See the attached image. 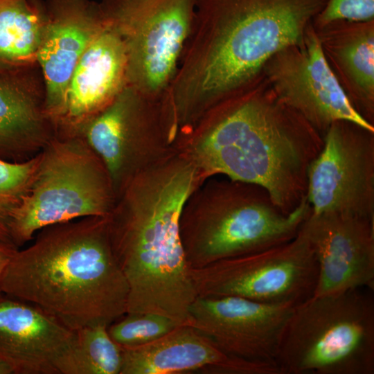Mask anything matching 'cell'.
<instances>
[{"label": "cell", "mask_w": 374, "mask_h": 374, "mask_svg": "<svg viewBox=\"0 0 374 374\" xmlns=\"http://www.w3.org/2000/svg\"><path fill=\"white\" fill-rule=\"evenodd\" d=\"M37 154L29 160L11 163L0 160V244L17 249L10 231L15 210L28 193L38 166Z\"/></svg>", "instance_id": "obj_23"}, {"label": "cell", "mask_w": 374, "mask_h": 374, "mask_svg": "<svg viewBox=\"0 0 374 374\" xmlns=\"http://www.w3.org/2000/svg\"><path fill=\"white\" fill-rule=\"evenodd\" d=\"M46 19L37 61L44 79V109L55 130L63 117L73 71L105 21L91 0H44Z\"/></svg>", "instance_id": "obj_15"}, {"label": "cell", "mask_w": 374, "mask_h": 374, "mask_svg": "<svg viewBox=\"0 0 374 374\" xmlns=\"http://www.w3.org/2000/svg\"><path fill=\"white\" fill-rule=\"evenodd\" d=\"M323 143L262 75L208 112L181 139L179 150L204 181L222 175L259 186L288 214L306 197L308 168Z\"/></svg>", "instance_id": "obj_2"}, {"label": "cell", "mask_w": 374, "mask_h": 374, "mask_svg": "<svg viewBox=\"0 0 374 374\" xmlns=\"http://www.w3.org/2000/svg\"><path fill=\"white\" fill-rule=\"evenodd\" d=\"M197 0H101L105 20L125 48L127 82L140 92H168L193 25Z\"/></svg>", "instance_id": "obj_9"}, {"label": "cell", "mask_w": 374, "mask_h": 374, "mask_svg": "<svg viewBox=\"0 0 374 374\" xmlns=\"http://www.w3.org/2000/svg\"><path fill=\"white\" fill-rule=\"evenodd\" d=\"M301 229L317 263L313 296L374 289V220L310 212Z\"/></svg>", "instance_id": "obj_14"}, {"label": "cell", "mask_w": 374, "mask_h": 374, "mask_svg": "<svg viewBox=\"0 0 374 374\" xmlns=\"http://www.w3.org/2000/svg\"><path fill=\"white\" fill-rule=\"evenodd\" d=\"M310 212L306 197L287 214L259 186L229 179L202 183L180 217L186 260L190 269L199 268L287 242Z\"/></svg>", "instance_id": "obj_5"}, {"label": "cell", "mask_w": 374, "mask_h": 374, "mask_svg": "<svg viewBox=\"0 0 374 374\" xmlns=\"http://www.w3.org/2000/svg\"><path fill=\"white\" fill-rule=\"evenodd\" d=\"M30 69H0V160L20 163L36 156L55 135L44 109V91Z\"/></svg>", "instance_id": "obj_19"}, {"label": "cell", "mask_w": 374, "mask_h": 374, "mask_svg": "<svg viewBox=\"0 0 374 374\" xmlns=\"http://www.w3.org/2000/svg\"><path fill=\"white\" fill-rule=\"evenodd\" d=\"M125 45L105 21L78 60L69 80L64 114L57 134H75L127 85Z\"/></svg>", "instance_id": "obj_16"}, {"label": "cell", "mask_w": 374, "mask_h": 374, "mask_svg": "<svg viewBox=\"0 0 374 374\" xmlns=\"http://www.w3.org/2000/svg\"><path fill=\"white\" fill-rule=\"evenodd\" d=\"M190 274L197 296H233L296 305L313 296L318 269L300 228L287 242L190 268Z\"/></svg>", "instance_id": "obj_10"}, {"label": "cell", "mask_w": 374, "mask_h": 374, "mask_svg": "<svg viewBox=\"0 0 374 374\" xmlns=\"http://www.w3.org/2000/svg\"><path fill=\"white\" fill-rule=\"evenodd\" d=\"M204 182L180 151L134 177L108 215L112 251L129 287L126 313L190 325L197 297L179 235L183 208Z\"/></svg>", "instance_id": "obj_3"}, {"label": "cell", "mask_w": 374, "mask_h": 374, "mask_svg": "<svg viewBox=\"0 0 374 374\" xmlns=\"http://www.w3.org/2000/svg\"><path fill=\"white\" fill-rule=\"evenodd\" d=\"M0 374H12L11 369L4 362L0 360Z\"/></svg>", "instance_id": "obj_27"}, {"label": "cell", "mask_w": 374, "mask_h": 374, "mask_svg": "<svg viewBox=\"0 0 374 374\" xmlns=\"http://www.w3.org/2000/svg\"><path fill=\"white\" fill-rule=\"evenodd\" d=\"M76 134L103 162L116 200L134 177L179 151L168 92L152 96L129 85Z\"/></svg>", "instance_id": "obj_8"}, {"label": "cell", "mask_w": 374, "mask_h": 374, "mask_svg": "<svg viewBox=\"0 0 374 374\" xmlns=\"http://www.w3.org/2000/svg\"><path fill=\"white\" fill-rule=\"evenodd\" d=\"M294 306L233 296H198L190 316L191 326L224 354L276 366L280 339Z\"/></svg>", "instance_id": "obj_13"}, {"label": "cell", "mask_w": 374, "mask_h": 374, "mask_svg": "<svg viewBox=\"0 0 374 374\" xmlns=\"http://www.w3.org/2000/svg\"><path fill=\"white\" fill-rule=\"evenodd\" d=\"M262 75L278 98L322 136L339 121L374 132V125L355 109L330 66L313 24L301 44L289 46L268 60Z\"/></svg>", "instance_id": "obj_12"}, {"label": "cell", "mask_w": 374, "mask_h": 374, "mask_svg": "<svg viewBox=\"0 0 374 374\" xmlns=\"http://www.w3.org/2000/svg\"><path fill=\"white\" fill-rule=\"evenodd\" d=\"M323 140L308 170L305 196L311 213L374 220V132L339 121Z\"/></svg>", "instance_id": "obj_11"}, {"label": "cell", "mask_w": 374, "mask_h": 374, "mask_svg": "<svg viewBox=\"0 0 374 374\" xmlns=\"http://www.w3.org/2000/svg\"><path fill=\"white\" fill-rule=\"evenodd\" d=\"M314 29L350 101L374 125V20L337 21Z\"/></svg>", "instance_id": "obj_20"}, {"label": "cell", "mask_w": 374, "mask_h": 374, "mask_svg": "<svg viewBox=\"0 0 374 374\" xmlns=\"http://www.w3.org/2000/svg\"><path fill=\"white\" fill-rule=\"evenodd\" d=\"M116 196L101 160L79 134H55L39 152L27 195L10 224L17 249L42 229L86 217H105Z\"/></svg>", "instance_id": "obj_7"}, {"label": "cell", "mask_w": 374, "mask_h": 374, "mask_svg": "<svg viewBox=\"0 0 374 374\" xmlns=\"http://www.w3.org/2000/svg\"><path fill=\"white\" fill-rule=\"evenodd\" d=\"M326 0H197L168 90L176 129L188 134L220 103L249 89L268 60L301 44Z\"/></svg>", "instance_id": "obj_1"}, {"label": "cell", "mask_w": 374, "mask_h": 374, "mask_svg": "<svg viewBox=\"0 0 374 374\" xmlns=\"http://www.w3.org/2000/svg\"><path fill=\"white\" fill-rule=\"evenodd\" d=\"M182 326L172 319L152 312L126 313L112 323L108 333L121 347L139 346L153 341Z\"/></svg>", "instance_id": "obj_24"}, {"label": "cell", "mask_w": 374, "mask_h": 374, "mask_svg": "<svg viewBox=\"0 0 374 374\" xmlns=\"http://www.w3.org/2000/svg\"><path fill=\"white\" fill-rule=\"evenodd\" d=\"M374 20V0H326L313 21L314 28L337 21Z\"/></svg>", "instance_id": "obj_25"}, {"label": "cell", "mask_w": 374, "mask_h": 374, "mask_svg": "<svg viewBox=\"0 0 374 374\" xmlns=\"http://www.w3.org/2000/svg\"><path fill=\"white\" fill-rule=\"evenodd\" d=\"M30 242L5 268V296L40 308L73 330L109 327L126 314L129 287L112 251L108 216L50 225Z\"/></svg>", "instance_id": "obj_4"}, {"label": "cell", "mask_w": 374, "mask_h": 374, "mask_svg": "<svg viewBox=\"0 0 374 374\" xmlns=\"http://www.w3.org/2000/svg\"><path fill=\"white\" fill-rule=\"evenodd\" d=\"M46 19L43 0H0V69L28 70L37 64Z\"/></svg>", "instance_id": "obj_21"}, {"label": "cell", "mask_w": 374, "mask_h": 374, "mask_svg": "<svg viewBox=\"0 0 374 374\" xmlns=\"http://www.w3.org/2000/svg\"><path fill=\"white\" fill-rule=\"evenodd\" d=\"M122 348L120 374H238L242 359L229 356L190 325L146 344Z\"/></svg>", "instance_id": "obj_18"}, {"label": "cell", "mask_w": 374, "mask_h": 374, "mask_svg": "<svg viewBox=\"0 0 374 374\" xmlns=\"http://www.w3.org/2000/svg\"><path fill=\"white\" fill-rule=\"evenodd\" d=\"M371 291L312 296L296 305L275 360L279 374H373Z\"/></svg>", "instance_id": "obj_6"}, {"label": "cell", "mask_w": 374, "mask_h": 374, "mask_svg": "<svg viewBox=\"0 0 374 374\" xmlns=\"http://www.w3.org/2000/svg\"><path fill=\"white\" fill-rule=\"evenodd\" d=\"M74 336L32 304L5 295L0 301V360L12 374H58L57 362Z\"/></svg>", "instance_id": "obj_17"}, {"label": "cell", "mask_w": 374, "mask_h": 374, "mask_svg": "<svg viewBox=\"0 0 374 374\" xmlns=\"http://www.w3.org/2000/svg\"><path fill=\"white\" fill-rule=\"evenodd\" d=\"M107 328L75 330L72 343L57 362L58 374H120L122 348L110 337Z\"/></svg>", "instance_id": "obj_22"}, {"label": "cell", "mask_w": 374, "mask_h": 374, "mask_svg": "<svg viewBox=\"0 0 374 374\" xmlns=\"http://www.w3.org/2000/svg\"><path fill=\"white\" fill-rule=\"evenodd\" d=\"M17 249L0 244V301L4 297L1 290V279L5 268Z\"/></svg>", "instance_id": "obj_26"}]
</instances>
